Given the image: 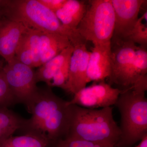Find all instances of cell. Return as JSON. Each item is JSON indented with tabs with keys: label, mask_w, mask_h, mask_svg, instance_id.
I'll return each instance as SVG.
<instances>
[{
	"label": "cell",
	"mask_w": 147,
	"mask_h": 147,
	"mask_svg": "<svg viewBox=\"0 0 147 147\" xmlns=\"http://www.w3.org/2000/svg\"><path fill=\"white\" fill-rule=\"evenodd\" d=\"M7 2V0H0V9L3 7Z\"/></svg>",
	"instance_id": "d4e9b609"
},
{
	"label": "cell",
	"mask_w": 147,
	"mask_h": 147,
	"mask_svg": "<svg viewBox=\"0 0 147 147\" xmlns=\"http://www.w3.org/2000/svg\"><path fill=\"white\" fill-rule=\"evenodd\" d=\"M74 47L69 62L68 80L65 90L73 96L86 86L88 83L87 69L91 54L85 42L77 44Z\"/></svg>",
	"instance_id": "30bf717a"
},
{
	"label": "cell",
	"mask_w": 147,
	"mask_h": 147,
	"mask_svg": "<svg viewBox=\"0 0 147 147\" xmlns=\"http://www.w3.org/2000/svg\"><path fill=\"white\" fill-rule=\"evenodd\" d=\"M28 29L21 23L2 16L0 19V55L7 63L15 59L18 44Z\"/></svg>",
	"instance_id": "8fae6325"
},
{
	"label": "cell",
	"mask_w": 147,
	"mask_h": 147,
	"mask_svg": "<svg viewBox=\"0 0 147 147\" xmlns=\"http://www.w3.org/2000/svg\"><path fill=\"white\" fill-rule=\"evenodd\" d=\"M122 91L113 88L105 81L94 82L74 95L72 99L67 101V104L89 109L111 107L116 104Z\"/></svg>",
	"instance_id": "ba28073f"
},
{
	"label": "cell",
	"mask_w": 147,
	"mask_h": 147,
	"mask_svg": "<svg viewBox=\"0 0 147 147\" xmlns=\"http://www.w3.org/2000/svg\"><path fill=\"white\" fill-rule=\"evenodd\" d=\"M146 1L144 0H111L115 16L113 38L126 39L139 18L142 6Z\"/></svg>",
	"instance_id": "9c48e42d"
},
{
	"label": "cell",
	"mask_w": 147,
	"mask_h": 147,
	"mask_svg": "<svg viewBox=\"0 0 147 147\" xmlns=\"http://www.w3.org/2000/svg\"><path fill=\"white\" fill-rule=\"evenodd\" d=\"M74 47L70 45L56 56L43 64L35 71L37 83L44 82L47 86L50 87L52 80L60 69L67 61L70 59L73 53Z\"/></svg>",
	"instance_id": "9a60e30c"
},
{
	"label": "cell",
	"mask_w": 147,
	"mask_h": 147,
	"mask_svg": "<svg viewBox=\"0 0 147 147\" xmlns=\"http://www.w3.org/2000/svg\"><path fill=\"white\" fill-rule=\"evenodd\" d=\"M3 70L0 67V107L8 108L17 104Z\"/></svg>",
	"instance_id": "d6986e66"
},
{
	"label": "cell",
	"mask_w": 147,
	"mask_h": 147,
	"mask_svg": "<svg viewBox=\"0 0 147 147\" xmlns=\"http://www.w3.org/2000/svg\"><path fill=\"white\" fill-rule=\"evenodd\" d=\"M126 40L142 47H146L147 44V12L139 17Z\"/></svg>",
	"instance_id": "ac0fdd59"
},
{
	"label": "cell",
	"mask_w": 147,
	"mask_h": 147,
	"mask_svg": "<svg viewBox=\"0 0 147 147\" xmlns=\"http://www.w3.org/2000/svg\"><path fill=\"white\" fill-rule=\"evenodd\" d=\"M38 1L47 8L55 13L63 6L66 0H38Z\"/></svg>",
	"instance_id": "603a6c76"
},
{
	"label": "cell",
	"mask_w": 147,
	"mask_h": 147,
	"mask_svg": "<svg viewBox=\"0 0 147 147\" xmlns=\"http://www.w3.org/2000/svg\"><path fill=\"white\" fill-rule=\"evenodd\" d=\"M140 143L135 147H147V135L141 140Z\"/></svg>",
	"instance_id": "cb8c5ba5"
},
{
	"label": "cell",
	"mask_w": 147,
	"mask_h": 147,
	"mask_svg": "<svg viewBox=\"0 0 147 147\" xmlns=\"http://www.w3.org/2000/svg\"><path fill=\"white\" fill-rule=\"evenodd\" d=\"M31 114L20 129L45 138L51 146L68 134L71 115V105L53 92L48 86L38 88L26 106Z\"/></svg>",
	"instance_id": "6da1fadb"
},
{
	"label": "cell",
	"mask_w": 147,
	"mask_h": 147,
	"mask_svg": "<svg viewBox=\"0 0 147 147\" xmlns=\"http://www.w3.org/2000/svg\"><path fill=\"white\" fill-rule=\"evenodd\" d=\"M26 121L8 108L0 107V141L13 136L21 129Z\"/></svg>",
	"instance_id": "2e32d148"
},
{
	"label": "cell",
	"mask_w": 147,
	"mask_h": 147,
	"mask_svg": "<svg viewBox=\"0 0 147 147\" xmlns=\"http://www.w3.org/2000/svg\"><path fill=\"white\" fill-rule=\"evenodd\" d=\"M147 78L123 90L115 105L121 115V135L115 147H131L147 135Z\"/></svg>",
	"instance_id": "3957f363"
},
{
	"label": "cell",
	"mask_w": 147,
	"mask_h": 147,
	"mask_svg": "<svg viewBox=\"0 0 147 147\" xmlns=\"http://www.w3.org/2000/svg\"><path fill=\"white\" fill-rule=\"evenodd\" d=\"M52 147H111L71 137H66L59 140Z\"/></svg>",
	"instance_id": "7402d4cb"
},
{
	"label": "cell",
	"mask_w": 147,
	"mask_h": 147,
	"mask_svg": "<svg viewBox=\"0 0 147 147\" xmlns=\"http://www.w3.org/2000/svg\"><path fill=\"white\" fill-rule=\"evenodd\" d=\"M25 34L32 53L34 67H39L41 65L40 57V31L28 28Z\"/></svg>",
	"instance_id": "44dd1931"
},
{
	"label": "cell",
	"mask_w": 147,
	"mask_h": 147,
	"mask_svg": "<svg viewBox=\"0 0 147 147\" xmlns=\"http://www.w3.org/2000/svg\"><path fill=\"white\" fill-rule=\"evenodd\" d=\"M138 46L128 40L112 38L108 84L111 86L115 84L123 90L131 88L146 77L140 79L136 73L134 58Z\"/></svg>",
	"instance_id": "8992f818"
},
{
	"label": "cell",
	"mask_w": 147,
	"mask_h": 147,
	"mask_svg": "<svg viewBox=\"0 0 147 147\" xmlns=\"http://www.w3.org/2000/svg\"><path fill=\"white\" fill-rule=\"evenodd\" d=\"M110 55L111 45H94L87 69L88 83L104 81L109 77L111 70Z\"/></svg>",
	"instance_id": "7c38bea8"
},
{
	"label": "cell",
	"mask_w": 147,
	"mask_h": 147,
	"mask_svg": "<svg viewBox=\"0 0 147 147\" xmlns=\"http://www.w3.org/2000/svg\"><path fill=\"white\" fill-rule=\"evenodd\" d=\"M3 70L17 103L26 106L38 88L35 71L16 58L3 67Z\"/></svg>",
	"instance_id": "52a82bcc"
},
{
	"label": "cell",
	"mask_w": 147,
	"mask_h": 147,
	"mask_svg": "<svg viewBox=\"0 0 147 147\" xmlns=\"http://www.w3.org/2000/svg\"><path fill=\"white\" fill-rule=\"evenodd\" d=\"M88 7V4L85 1L66 0L63 6L55 13L64 26L76 30Z\"/></svg>",
	"instance_id": "5bb4252c"
},
{
	"label": "cell",
	"mask_w": 147,
	"mask_h": 147,
	"mask_svg": "<svg viewBox=\"0 0 147 147\" xmlns=\"http://www.w3.org/2000/svg\"><path fill=\"white\" fill-rule=\"evenodd\" d=\"M71 45L72 44L67 36L40 31V57L41 65Z\"/></svg>",
	"instance_id": "4fadbf2b"
},
{
	"label": "cell",
	"mask_w": 147,
	"mask_h": 147,
	"mask_svg": "<svg viewBox=\"0 0 147 147\" xmlns=\"http://www.w3.org/2000/svg\"><path fill=\"white\" fill-rule=\"evenodd\" d=\"M70 105L71 118L67 137L115 147L121 131L114 118L112 106L98 109Z\"/></svg>",
	"instance_id": "7a4b0ae2"
},
{
	"label": "cell",
	"mask_w": 147,
	"mask_h": 147,
	"mask_svg": "<svg viewBox=\"0 0 147 147\" xmlns=\"http://www.w3.org/2000/svg\"><path fill=\"white\" fill-rule=\"evenodd\" d=\"M25 33L21 37L16 49L15 58L22 63L33 68L34 67L32 53Z\"/></svg>",
	"instance_id": "ffe728a7"
},
{
	"label": "cell",
	"mask_w": 147,
	"mask_h": 147,
	"mask_svg": "<svg viewBox=\"0 0 147 147\" xmlns=\"http://www.w3.org/2000/svg\"><path fill=\"white\" fill-rule=\"evenodd\" d=\"M2 16L29 28L67 37L73 46L85 42L79 32L64 26L56 14L38 0H7L0 9Z\"/></svg>",
	"instance_id": "277c9868"
},
{
	"label": "cell",
	"mask_w": 147,
	"mask_h": 147,
	"mask_svg": "<svg viewBox=\"0 0 147 147\" xmlns=\"http://www.w3.org/2000/svg\"><path fill=\"white\" fill-rule=\"evenodd\" d=\"M115 24L111 0H92L77 30L85 41L94 45H111Z\"/></svg>",
	"instance_id": "5b68a950"
},
{
	"label": "cell",
	"mask_w": 147,
	"mask_h": 147,
	"mask_svg": "<svg viewBox=\"0 0 147 147\" xmlns=\"http://www.w3.org/2000/svg\"><path fill=\"white\" fill-rule=\"evenodd\" d=\"M2 16V15L1 12V9H0V19L1 18Z\"/></svg>",
	"instance_id": "484cf974"
},
{
	"label": "cell",
	"mask_w": 147,
	"mask_h": 147,
	"mask_svg": "<svg viewBox=\"0 0 147 147\" xmlns=\"http://www.w3.org/2000/svg\"><path fill=\"white\" fill-rule=\"evenodd\" d=\"M0 147H52L48 140L33 134L11 136L0 141Z\"/></svg>",
	"instance_id": "e0dca14e"
}]
</instances>
